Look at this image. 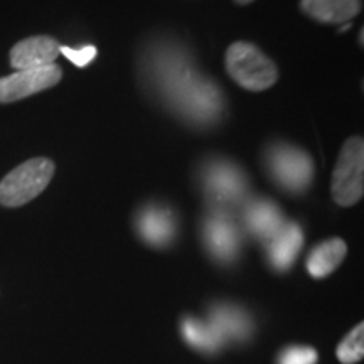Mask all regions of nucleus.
Wrapping results in <instances>:
<instances>
[{"label": "nucleus", "instance_id": "nucleus-14", "mask_svg": "<svg viewBox=\"0 0 364 364\" xmlns=\"http://www.w3.org/2000/svg\"><path fill=\"white\" fill-rule=\"evenodd\" d=\"M182 338L191 348L198 349L206 354H215L225 348L223 341L213 331V327L206 321H199L194 317H186L181 324Z\"/></svg>", "mask_w": 364, "mask_h": 364}, {"label": "nucleus", "instance_id": "nucleus-10", "mask_svg": "<svg viewBox=\"0 0 364 364\" xmlns=\"http://www.w3.org/2000/svg\"><path fill=\"white\" fill-rule=\"evenodd\" d=\"M136 230L152 247H167L176 236V220L169 209L149 206L136 218Z\"/></svg>", "mask_w": 364, "mask_h": 364}, {"label": "nucleus", "instance_id": "nucleus-7", "mask_svg": "<svg viewBox=\"0 0 364 364\" xmlns=\"http://www.w3.org/2000/svg\"><path fill=\"white\" fill-rule=\"evenodd\" d=\"M59 43L51 36H33V38L22 39L11 49V66L16 71L34 70L53 65L59 54Z\"/></svg>", "mask_w": 364, "mask_h": 364}, {"label": "nucleus", "instance_id": "nucleus-4", "mask_svg": "<svg viewBox=\"0 0 364 364\" xmlns=\"http://www.w3.org/2000/svg\"><path fill=\"white\" fill-rule=\"evenodd\" d=\"M267 161L273 179L289 193H304L312 184L314 162L304 150L294 145H275Z\"/></svg>", "mask_w": 364, "mask_h": 364}, {"label": "nucleus", "instance_id": "nucleus-11", "mask_svg": "<svg viewBox=\"0 0 364 364\" xmlns=\"http://www.w3.org/2000/svg\"><path fill=\"white\" fill-rule=\"evenodd\" d=\"M361 0H300V11L321 24L349 22L361 12Z\"/></svg>", "mask_w": 364, "mask_h": 364}, {"label": "nucleus", "instance_id": "nucleus-8", "mask_svg": "<svg viewBox=\"0 0 364 364\" xmlns=\"http://www.w3.org/2000/svg\"><path fill=\"white\" fill-rule=\"evenodd\" d=\"M208 324L213 327L223 344L245 343L252 338L253 322L243 309L220 304L208 312Z\"/></svg>", "mask_w": 364, "mask_h": 364}, {"label": "nucleus", "instance_id": "nucleus-2", "mask_svg": "<svg viewBox=\"0 0 364 364\" xmlns=\"http://www.w3.org/2000/svg\"><path fill=\"white\" fill-rule=\"evenodd\" d=\"M56 164L48 157L26 161L0 181V204L4 208H21L43 193L51 182Z\"/></svg>", "mask_w": 364, "mask_h": 364}, {"label": "nucleus", "instance_id": "nucleus-19", "mask_svg": "<svg viewBox=\"0 0 364 364\" xmlns=\"http://www.w3.org/2000/svg\"><path fill=\"white\" fill-rule=\"evenodd\" d=\"M353 24H351V22H346V24L344 26H341V29H339V33H344V31H348L349 29V27H351Z\"/></svg>", "mask_w": 364, "mask_h": 364}, {"label": "nucleus", "instance_id": "nucleus-17", "mask_svg": "<svg viewBox=\"0 0 364 364\" xmlns=\"http://www.w3.org/2000/svg\"><path fill=\"white\" fill-rule=\"evenodd\" d=\"M277 364H317V353L307 346H290L280 353Z\"/></svg>", "mask_w": 364, "mask_h": 364}, {"label": "nucleus", "instance_id": "nucleus-9", "mask_svg": "<svg viewBox=\"0 0 364 364\" xmlns=\"http://www.w3.org/2000/svg\"><path fill=\"white\" fill-rule=\"evenodd\" d=\"M302 245L304 233L297 223H284V226L267 241L268 262L275 270H289L299 257Z\"/></svg>", "mask_w": 364, "mask_h": 364}, {"label": "nucleus", "instance_id": "nucleus-15", "mask_svg": "<svg viewBox=\"0 0 364 364\" xmlns=\"http://www.w3.org/2000/svg\"><path fill=\"white\" fill-rule=\"evenodd\" d=\"M208 188L218 201L225 203L236 201L245 191L238 172L225 166L211 169V174H208Z\"/></svg>", "mask_w": 364, "mask_h": 364}, {"label": "nucleus", "instance_id": "nucleus-3", "mask_svg": "<svg viewBox=\"0 0 364 364\" xmlns=\"http://www.w3.org/2000/svg\"><path fill=\"white\" fill-rule=\"evenodd\" d=\"M332 199L343 208L358 204L364 194V142L351 136L341 149L331 182Z\"/></svg>", "mask_w": 364, "mask_h": 364}, {"label": "nucleus", "instance_id": "nucleus-16", "mask_svg": "<svg viewBox=\"0 0 364 364\" xmlns=\"http://www.w3.org/2000/svg\"><path fill=\"white\" fill-rule=\"evenodd\" d=\"M364 326L359 324L358 327L349 332L346 338L341 341L338 348V358L343 364H354L361 361L364 356Z\"/></svg>", "mask_w": 364, "mask_h": 364}, {"label": "nucleus", "instance_id": "nucleus-12", "mask_svg": "<svg viewBox=\"0 0 364 364\" xmlns=\"http://www.w3.org/2000/svg\"><path fill=\"white\" fill-rule=\"evenodd\" d=\"M284 216H282L279 206H275L267 199H258L252 203L245 213V225L248 231L257 240L267 241L272 238L277 231L284 226Z\"/></svg>", "mask_w": 364, "mask_h": 364}, {"label": "nucleus", "instance_id": "nucleus-5", "mask_svg": "<svg viewBox=\"0 0 364 364\" xmlns=\"http://www.w3.org/2000/svg\"><path fill=\"white\" fill-rule=\"evenodd\" d=\"M63 80V70L53 65L21 70L0 78V103H14L53 88Z\"/></svg>", "mask_w": 364, "mask_h": 364}, {"label": "nucleus", "instance_id": "nucleus-18", "mask_svg": "<svg viewBox=\"0 0 364 364\" xmlns=\"http://www.w3.org/2000/svg\"><path fill=\"white\" fill-rule=\"evenodd\" d=\"M59 51H61V54H65V56L73 63V65H76L78 68L88 66L98 54L95 46H85V48H81V49H71V48H66V46H61V48H59Z\"/></svg>", "mask_w": 364, "mask_h": 364}, {"label": "nucleus", "instance_id": "nucleus-13", "mask_svg": "<svg viewBox=\"0 0 364 364\" xmlns=\"http://www.w3.org/2000/svg\"><path fill=\"white\" fill-rule=\"evenodd\" d=\"M348 247L341 238H331L318 243L307 258V270L314 279H326L344 262Z\"/></svg>", "mask_w": 364, "mask_h": 364}, {"label": "nucleus", "instance_id": "nucleus-20", "mask_svg": "<svg viewBox=\"0 0 364 364\" xmlns=\"http://www.w3.org/2000/svg\"><path fill=\"white\" fill-rule=\"evenodd\" d=\"M236 4H240V6H248V4H252L253 0H235Z\"/></svg>", "mask_w": 364, "mask_h": 364}, {"label": "nucleus", "instance_id": "nucleus-1", "mask_svg": "<svg viewBox=\"0 0 364 364\" xmlns=\"http://www.w3.org/2000/svg\"><path fill=\"white\" fill-rule=\"evenodd\" d=\"M228 75L248 91L270 90L279 81V68L252 43H233L225 56Z\"/></svg>", "mask_w": 364, "mask_h": 364}, {"label": "nucleus", "instance_id": "nucleus-6", "mask_svg": "<svg viewBox=\"0 0 364 364\" xmlns=\"http://www.w3.org/2000/svg\"><path fill=\"white\" fill-rule=\"evenodd\" d=\"M204 243L208 252L221 263H230L240 252V230L226 213H213L204 221Z\"/></svg>", "mask_w": 364, "mask_h": 364}]
</instances>
